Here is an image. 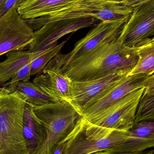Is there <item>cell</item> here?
I'll return each mask as SVG.
<instances>
[{
	"mask_svg": "<svg viewBox=\"0 0 154 154\" xmlns=\"http://www.w3.org/2000/svg\"><path fill=\"white\" fill-rule=\"evenodd\" d=\"M117 38L105 42L60 69L71 81L83 82L114 74H128L138 60L135 47L125 46Z\"/></svg>",
	"mask_w": 154,
	"mask_h": 154,
	"instance_id": "1",
	"label": "cell"
},
{
	"mask_svg": "<svg viewBox=\"0 0 154 154\" xmlns=\"http://www.w3.org/2000/svg\"><path fill=\"white\" fill-rule=\"evenodd\" d=\"M26 102L0 86V154H29L23 133Z\"/></svg>",
	"mask_w": 154,
	"mask_h": 154,
	"instance_id": "2",
	"label": "cell"
},
{
	"mask_svg": "<svg viewBox=\"0 0 154 154\" xmlns=\"http://www.w3.org/2000/svg\"><path fill=\"white\" fill-rule=\"evenodd\" d=\"M32 107L45 129L44 143L33 154H52L58 144L69 134L82 116L70 103L65 101Z\"/></svg>",
	"mask_w": 154,
	"mask_h": 154,
	"instance_id": "3",
	"label": "cell"
},
{
	"mask_svg": "<svg viewBox=\"0 0 154 154\" xmlns=\"http://www.w3.org/2000/svg\"><path fill=\"white\" fill-rule=\"evenodd\" d=\"M129 134L130 131L97 125L81 117L68 135L63 154H92L105 151L123 143Z\"/></svg>",
	"mask_w": 154,
	"mask_h": 154,
	"instance_id": "4",
	"label": "cell"
},
{
	"mask_svg": "<svg viewBox=\"0 0 154 154\" xmlns=\"http://www.w3.org/2000/svg\"><path fill=\"white\" fill-rule=\"evenodd\" d=\"M129 17L100 21L87 35L76 43L74 48L67 54L59 53L46 66L61 69L81 56H83L105 42L118 37Z\"/></svg>",
	"mask_w": 154,
	"mask_h": 154,
	"instance_id": "5",
	"label": "cell"
},
{
	"mask_svg": "<svg viewBox=\"0 0 154 154\" xmlns=\"http://www.w3.org/2000/svg\"><path fill=\"white\" fill-rule=\"evenodd\" d=\"M144 91L143 87L132 91L87 120L103 127L130 131L135 123L137 107Z\"/></svg>",
	"mask_w": 154,
	"mask_h": 154,
	"instance_id": "6",
	"label": "cell"
},
{
	"mask_svg": "<svg viewBox=\"0 0 154 154\" xmlns=\"http://www.w3.org/2000/svg\"><path fill=\"white\" fill-rule=\"evenodd\" d=\"M13 6L0 17V57L22 51L34 38V31Z\"/></svg>",
	"mask_w": 154,
	"mask_h": 154,
	"instance_id": "7",
	"label": "cell"
},
{
	"mask_svg": "<svg viewBox=\"0 0 154 154\" xmlns=\"http://www.w3.org/2000/svg\"><path fill=\"white\" fill-rule=\"evenodd\" d=\"M97 20L94 17H83L47 23L34 31V38L29 45L28 51L38 54L57 44L58 41L65 35L94 26Z\"/></svg>",
	"mask_w": 154,
	"mask_h": 154,
	"instance_id": "8",
	"label": "cell"
},
{
	"mask_svg": "<svg viewBox=\"0 0 154 154\" xmlns=\"http://www.w3.org/2000/svg\"><path fill=\"white\" fill-rule=\"evenodd\" d=\"M148 76L143 74L127 75L90 101L83 108L81 116L88 119L132 91L143 88Z\"/></svg>",
	"mask_w": 154,
	"mask_h": 154,
	"instance_id": "9",
	"label": "cell"
},
{
	"mask_svg": "<svg viewBox=\"0 0 154 154\" xmlns=\"http://www.w3.org/2000/svg\"><path fill=\"white\" fill-rule=\"evenodd\" d=\"M123 73L87 81H70L69 103L80 114L83 108L95 97L127 75Z\"/></svg>",
	"mask_w": 154,
	"mask_h": 154,
	"instance_id": "10",
	"label": "cell"
},
{
	"mask_svg": "<svg viewBox=\"0 0 154 154\" xmlns=\"http://www.w3.org/2000/svg\"><path fill=\"white\" fill-rule=\"evenodd\" d=\"M150 148H154V120L135 123L125 142L105 151L112 154H142Z\"/></svg>",
	"mask_w": 154,
	"mask_h": 154,
	"instance_id": "11",
	"label": "cell"
},
{
	"mask_svg": "<svg viewBox=\"0 0 154 154\" xmlns=\"http://www.w3.org/2000/svg\"><path fill=\"white\" fill-rule=\"evenodd\" d=\"M96 5V0H77L64 7L47 13L41 17L25 20L35 31L45 24L56 21L94 17Z\"/></svg>",
	"mask_w": 154,
	"mask_h": 154,
	"instance_id": "12",
	"label": "cell"
},
{
	"mask_svg": "<svg viewBox=\"0 0 154 154\" xmlns=\"http://www.w3.org/2000/svg\"><path fill=\"white\" fill-rule=\"evenodd\" d=\"M43 74L34 78L32 82L44 91L53 101H70V82L60 69L44 68Z\"/></svg>",
	"mask_w": 154,
	"mask_h": 154,
	"instance_id": "13",
	"label": "cell"
},
{
	"mask_svg": "<svg viewBox=\"0 0 154 154\" xmlns=\"http://www.w3.org/2000/svg\"><path fill=\"white\" fill-rule=\"evenodd\" d=\"M23 127L29 154H33L44 143L45 129L33 112L31 106L27 104L23 115Z\"/></svg>",
	"mask_w": 154,
	"mask_h": 154,
	"instance_id": "14",
	"label": "cell"
},
{
	"mask_svg": "<svg viewBox=\"0 0 154 154\" xmlns=\"http://www.w3.org/2000/svg\"><path fill=\"white\" fill-rule=\"evenodd\" d=\"M77 0H24L17 7V11L23 19L31 20L41 17Z\"/></svg>",
	"mask_w": 154,
	"mask_h": 154,
	"instance_id": "15",
	"label": "cell"
},
{
	"mask_svg": "<svg viewBox=\"0 0 154 154\" xmlns=\"http://www.w3.org/2000/svg\"><path fill=\"white\" fill-rule=\"evenodd\" d=\"M6 58L0 62V86L11 79L23 67L35 59L33 53L28 51H15L6 54Z\"/></svg>",
	"mask_w": 154,
	"mask_h": 154,
	"instance_id": "16",
	"label": "cell"
},
{
	"mask_svg": "<svg viewBox=\"0 0 154 154\" xmlns=\"http://www.w3.org/2000/svg\"><path fill=\"white\" fill-rule=\"evenodd\" d=\"M4 87L10 92H17L26 103L31 106L55 102L44 91L29 81L18 82Z\"/></svg>",
	"mask_w": 154,
	"mask_h": 154,
	"instance_id": "17",
	"label": "cell"
},
{
	"mask_svg": "<svg viewBox=\"0 0 154 154\" xmlns=\"http://www.w3.org/2000/svg\"><path fill=\"white\" fill-rule=\"evenodd\" d=\"M138 56L134 68L128 75L143 74L149 76L154 73V36L146 39L135 46Z\"/></svg>",
	"mask_w": 154,
	"mask_h": 154,
	"instance_id": "18",
	"label": "cell"
},
{
	"mask_svg": "<svg viewBox=\"0 0 154 154\" xmlns=\"http://www.w3.org/2000/svg\"><path fill=\"white\" fill-rule=\"evenodd\" d=\"M133 9L125 5L105 0H96L94 18L100 21L129 17Z\"/></svg>",
	"mask_w": 154,
	"mask_h": 154,
	"instance_id": "19",
	"label": "cell"
},
{
	"mask_svg": "<svg viewBox=\"0 0 154 154\" xmlns=\"http://www.w3.org/2000/svg\"><path fill=\"white\" fill-rule=\"evenodd\" d=\"M70 37L60 44L41 51L37 54L38 57L32 62L31 76L39 75L43 72L48 63L60 52L63 46L69 40Z\"/></svg>",
	"mask_w": 154,
	"mask_h": 154,
	"instance_id": "20",
	"label": "cell"
},
{
	"mask_svg": "<svg viewBox=\"0 0 154 154\" xmlns=\"http://www.w3.org/2000/svg\"><path fill=\"white\" fill-rule=\"evenodd\" d=\"M154 120V93H143L136 115L135 123Z\"/></svg>",
	"mask_w": 154,
	"mask_h": 154,
	"instance_id": "21",
	"label": "cell"
},
{
	"mask_svg": "<svg viewBox=\"0 0 154 154\" xmlns=\"http://www.w3.org/2000/svg\"><path fill=\"white\" fill-rule=\"evenodd\" d=\"M31 68L32 62H31L20 69L16 75L11 79L1 86L6 87L10 84L18 82L29 81L31 76Z\"/></svg>",
	"mask_w": 154,
	"mask_h": 154,
	"instance_id": "22",
	"label": "cell"
},
{
	"mask_svg": "<svg viewBox=\"0 0 154 154\" xmlns=\"http://www.w3.org/2000/svg\"><path fill=\"white\" fill-rule=\"evenodd\" d=\"M145 94H152L154 93V73L148 76L144 82Z\"/></svg>",
	"mask_w": 154,
	"mask_h": 154,
	"instance_id": "23",
	"label": "cell"
},
{
	"mask_svg": "<svg viewBox=\"0 0 154 154\" xmlns=\"http://www.w3.org/2000/svg\"><path fill=\"white\" fill-rule=\"evenodd\" d=\"M68 135L64 138L62 141H60L56 147L52 154H63L64 151L66 146L68 140Z\"/></svg>",
	"mask_w": 154,
	"mask_h": 154,
	"instance_id": "24",
	"label": "cell"
},
{
	"mask_svg": "<svg viewBox=\"0 0 154 154\" xmlns=\"http://www.w3.org/2000/svg\"><path fill=\"white\" fill-rule=\"evenodd\" d=\"M105 1L113 2L116 3L118 4L127 5L128 4L135 1V0H105Z\"/></svg>",
	"mask_w": 154,
	"mask_h": 154,
	"instance_id": "25",
	"label": "cell"
},
{
	"mask_svg": "<svg viewBox=\"0 0 154 154\" xmlns=\"http://www.w3.org/2000/svg\"><path fill=\"white\" fill-rule=\"evenodd\" d=\"M92 154H112L110 153L107 152L106 151H101V152H97L95 153Z\"/></svg>",
	"mask_w": 154,
	"mask_h": 154,
	"instance_id": "26",
	"label": "cell"
},
{
	"mask_svg": "<svg viewBox=\"0 0 154 154\" xmlns=\"http://www.w3.org/2000/svg\"><path fill=\"white\" fill-rule=\"evenodd\" d=\"M142 154H154V150L148 151V152H144Z\"/></svg>",
	"mask_w": 154,
	"mask_h": 154,
	"instance_id": "27",
	"label": "cell"
},
{
	"mask_svg": "<svg viewBox=\"0 0 154 154\" xmlns=\"http://www.w3.org/2000/svg\"><path fill=\"white\" fill-rule=\"evenodd\" d=\"M6 1V0H0V7Z\"/></svg>",
	"mask_w": 154,
	"mask_h": 154,
	"instance_id": "28",
	"label": "cell"
},
{
	"mask_svg": "<svg viewBox=\"0 0 154 154\" xmlns=\"http://www.w3.org/2000/svg\"><path fill=\"white\" fill-rule=\"evenodd\" d=\"M23 1H24V0H20V2H19V5H20V3Z\"/></svg>",
	"mask_w": 154,
	"mask_h": 154,
	"instance_id": "29",
	"label": "cell"
}]
</instances>
